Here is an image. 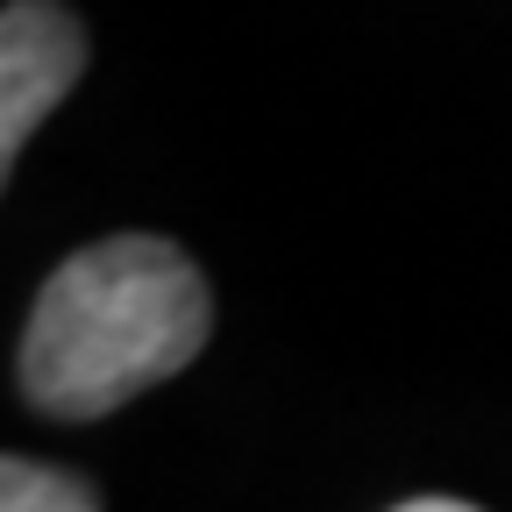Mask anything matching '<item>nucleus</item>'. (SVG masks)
<instances>
[{"mask_svg": "<svg viewBox=\"0 0 512 512\" xmlns=\"http://www.w3.org/2000/svg\"><path fill=\"white\" fill-rule=\"evenodd\" d=\"M214 335L200 264L164 235H107L43 278L22 335V392L57 420H100L178 377Z\"/></svg>", "mask_w": 512, "mask_h": 512, "instance_id": "obj_1", "label": "nucleus"}, {"mask_svg": "<svg viewBox=\"0 0 512 512\" xmlns=\"http://www.w3.org/2000/svg\"><path fill=\"white\" fill-rule=\"evenodd\" d=\"M86 22L64 0H8L0 15V171H15L36 121L79 86Z\"/></svg>", "mask_w": 512, "mask_h": 512, "instance_id": "obj_2", "label": "nucleus"}, {"mask_svg": "<svg viewBox=\"0 0 512 512\" xmlns=\"http://www.w3.org/2000/svg\"><path fill=\"white\" fill-rule=\"evenodd\" d=\"M0 512H100V498L86 477L57 470V463L8 456L0 463Z\"/></svg>", "mask_w": 512, "mask_h": 512, "instance_id": "obj_3", "label": "nucleus"}, {"mask_svg": "<svg viewBox=\"0 0 512 512\" xmlns=\"http://www.w3.org/2000/svg\"><path fill=\"white\" fill-rule=\"evenodd\" d=\"M392 512H477V505H463V498H406Z\"/></svg>", "mask_w": 512, "mask_h": 512, "instance_id": "obj_4", "label": "nucleus"}]
</instances>
